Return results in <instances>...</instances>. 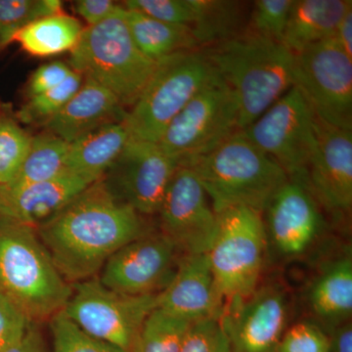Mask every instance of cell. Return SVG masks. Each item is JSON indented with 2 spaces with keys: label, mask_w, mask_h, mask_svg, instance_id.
I'll return each mask as SVG.
<instances>
[{
  "label": "cell",
  "mask_w": 352,
  "mask_h": 352,
  "mask_svg": "<svg viewBox=\"0 0 352 352\" xmlns=\"http://www.w3.org/2000/svg\"><path fill=\"white\" fill-rule=\"evenodd\" d=\"M36 232L73 285L96 277L116 252L149 231L143 215L113 195L102 178Z\"/></svg>",
  "instance_id": "1"
},
{
  "label": "cell",
  "mask_w": 352,
  "mask_h": 352,
  "mask_svg": "<svg viewBox=\"0 0 352 352\" xmlns=\"http://www.w3.org/2000/svg\"><path fill=\"white\" fill-rule=\"evenodd\" d=\"M203 50L232 90L240 131L294 87V53L283 43L242 34Z\"/></svg>",
  "instance_id": "2"
},
{
  "label": "cell",
  "mask_w": 352,
  "mask_h": 352,
  "mask_svg": "<svg viewBox=\"0 0 352 352\" xmlns=\"http://www.w3.org/2000/svg\"><path fill=\"white\" fill-rule=\"evenodd\" d=\"M182 166L195 173L217 214L233 208H252L263 214L289 180L283 168L242 131Z\"/></svg>",
  "instance_id": "3"
},
{
  "label": "cell",
  "mask_w": 352,
  "mask_h": 352,
  "mask_svg": "<svg viewBox=\"0 0 352 352\" xmlns=\"http://www.w3.org/2000/svg\"><path fill=\"white\" fill-rule=\"evenodd\" d=\"M71 294L36 229L0 215V295L38 323L63 311Z\"/></svg>",
  "instance_id": "4"
},
{
  "label": "cell",
  "mask_w": 352,
  "mask_h": 352,
  "mask_svg": "<svg viewBox=\"0 0 352 352\" xmlns=\"http://www.w3.org/2000/svg\"><path fill=\"white\" fill-rule=\"evenodd\" d=\"M157 62L138 47L124 19V6L100 24L85 28L71 51L69 67L131 108L149 82Z\"/></svg>",
  "instance_id": "5"
},
{
  "label": "cell",
  "mask_w": 352,
  "mask_h": 352,
  "mask_svg": "<svg viewBox=\"0 0 352 352\" xmlns=\"http://www.w3.org/2000/svg\"><path fill=\"white\" fill-rule=\"evenodd\" d=\"M219 75L203 48L160 60L142 94L124 117L131 138L159 142L171 120Z\"/></svg>",
  "instance_id": "6"
},
{
  "label": "cell",
  "mask_w": 352,
  "mask_h": 352,
  "mask_svg": "<svg viewBox=\"0 0 352 352\" xmlns=\"http://www.w3.org/2000/svg\"><path fill=\"white\" fill-rule=\"evenodd\" d=\"M217 219V235L207 254L215 284L227 305L256 291L267 234L261 212L252 208H229Z\"/></svg>",
  "instance_id": "7"
},
{
  "label": "cell",
  "mask_w": 352,
  "mask_h": 352,
  "mask_svg": "<svg viewBox=\"0 0 352 352\" xmlns=\"http://www.w3.org/2000/svg\"><path fill=\"white\" fill-rule=\"evenodd\" d=\"M238 131L235 96L219 75L171 120L157 144L182 166L212 151Z\"/></svg>",
  "instance_id": "8"
},
{
  "label": "cell",
  "mask_w": 352,
  "mask_h": 352,
  "mask_svg": "<svg viewBox=\"0 0 352 352\" xmlns=\"http://www.w3.org/2000/svg\"><path fill=\"white\" fill-rule=\"evenodd\" d=\"M157 305V295H122L94 277L72 285L62 312L87 335L129 352L139 329Z\"/></svg>",
  "instance_id": "9"
},
{
  "label": "cell",
  "mask_w": 352,
  "mask_h": 352,
  "mask_svg": "<svg viewBox=\"0 0 352 352\" xmlns=\"http://www.w3.org/2000/svg\"><path fill=\"white\" fill-rule=\"evenodd\" d=\"M315 115L293 87L243 133L276 162L289 180L307 188V168L315 145ZM308 189V188H307Z\"/></svg>",
  "instance_id": "10"
},
{
  "label": "cell",
  "mask_w": 352,
  "mask_h": 352,
  "mask_svg": "<svg viewBox=\"0 0 352 352\" xmlns=\"http://www.w3.org/2000/svg\"><path fill=\"white\" fill-rule=\"evenodd\" d=\"M293 76L317 119L352 129V59L335 38L294 53Z\"/></svg>",
  "instance_id": "11"
},
{
  "label": "cell",
  "mask_w": 352,
  "mask_h": 352,
  "mask_svg": "<svg viewBox=\"0 0 352 352\" xmlns=\"http://www.w3.org/2000/svg\"><path fill=\"white\" fill-rule=\"evenodd\" d=\"M180 254L175 243L161 231L148 232L116 252L98 278L122 295H159L175 276Z\"/></svg>",
  "instance_id": "12"
},
{
  "label": "cell",
  "mask_w": 352,
  "mask_h": 352,
  "mask_svg": "<svg viewBox=\"0 0 352 352\" xmlns=\"http://www.w3.org/2000/svg\"><path fill=\"white\" fill-rule=\"evenodd\" d=\"M178 166L157 143L131 138L103 179L113 195L138 214H157Z\"/></svg>",
  "instance_id": "13"
},
{
  "label": "cell",
  "mask_w": 352,
  "mask_h": 352,
  "mask_svg": "<svg viewBox=\"0 0 352 352\" xmlns=\"http://www.w3.org/2000/svg\"><path fill=\"white\" fill-rule=\"evenodd\" d=\"M157 214L161 232L175 243L182 254H204L210 251L219 219L191 168L178 166Z\"/></svg>",
  "instance_id": "14"
},
{
  "label": "cell",
  "mask_w": 352,
  "mask_h": 352,
  "mask_svg": "<svg viewBox=\"0 0 352 352\" xmlns=\"http://www.w3.org/2000/svg\"><path fill=\"white\" fill-rule=\"evenodd\" d=\"M315 145L307 168V188L317 203L333 212L352 206V129L331 126L315 117Z\"/></svg>",
  "instance_id": "15"
},
{
  "label": "cell",
  "mask_w": 352,
  "mask_h": 352,
  "mask_svg": "<svg viewBox=\"0 0 352 352\" xmlns=\"http://www.w3.org/2000/svg\"><path fill=\"white\" fill-rule=\"evenodd\" d=\"M288 320L281 289L266 286L240 302L229 303L221 323L233 352H277Z\"/></svg>",
  "instance_id": "16"
},
{
  "label": "cell",
  "mask_w": 352,
  "mask_h": 352,
  "mask_svg": "<svg viewBox=\"0 0 352 352\" xmlns=\"http://www.w3.org/2000/svg\"><path fill=\"white\" fill-rule=\"evenodd\" d=\"M175 276L157 295V307L190 322L221 319L226 302L220 295L208 254H182Z\"/></svg>",
  "instance_id": "17"
},
{
  "label": "cell",
  "mask_w": 352,
  "mask_h": 352,
  "mask_svg": "<svg viewBox=\"0 0 352 352\" xmlns=\"http://www.w3.org/2000/svg\"><path fill=\"white\" fill-rule=\"evenodd\" d=\"M264 212L275 248L285 256H300L311 247L323 226L317 201L307 187L288 180Z\"/></svg>",
  "instance_id": "18"
},
{
  "label": "cell",
  "mask_w": 352,
  "mask_h": 352,
  "mask_svg": "<svg viewBox=\"0 0 352 352\" xmlns=\"http://www.w3.org/2000/svg\"><path fill=\"white\" fill-rule=\"evenodd\" d=\"M92 183L66 170L22 186L0 185V215L38 229L50 221Z\"/></svg>",
  "instance_id": "19"
},
{
  "label": "cell",
  "mask_w": 352,
  "mask_h": 352,
  "mask_svg": "<svg viewBox=\"0 0 352 352\" xmlns=\"http://www.w3.org/2000/svg\"><path fill=\"white\" fill-rule=\"evenodd\" d=\"M126 113L110 90L85 78L73 98L43 126L46 131L71 143L103 124L124 120Z\"/></svg>",
  "instance_id": "20"
},
{
  "label": "cell",
  "mask_w": 352,
  "mask_h": 352,
  "mask_svg": "<svg viewBox=\"0 0 352 352\" xmlns=\"http://www.w3.org/2000/svg\"><path fill=\"white\" fill-rule=\"evenodd\" d=\"M124 120L108 122L69 143L67 170L89 183L102 179L131 139Z\"/></svg>",
  "instance_id": "21"
},
{
  "label": "cell",
  "mask_w": 352,
  "mask_h": 352,
  "mask_svg": "<svg viewBox=\"0 0 352 352\" xmlns=\"http://www.w3.org/2000/svg\"><path fill=\"white\" fill-rule=\"evenodd\" d=\"M351 0H294L283 44L298 53L308 46L335 38L338 25Z\"/></svg>",
  "instance_id": "22"
},
{
  "label": "cell",
  "mask_w": 352,
  "mask_h": 352,
  "mask_svg": "<svg viewBox=\"0 0 352 352\" xmlns=\"http://www.w3.org/2000/svg\"><path fill=\"white\" fill-rule=\"evenodd\" d=\"M309 303L315 316L333 330L349 321L352 312L351 256L329 264L312 285Z\"/></svg>",
  "instance_id": "23"
},
{
  "label": "cell",
  "mask_w": 352,
  "mask_h": 352,
  "mask_svg": "<svg viewBox=\"0 0 352 352\" xmlns=\"http://www.w3.org/2000/svg\"><path fill=\"white\" fill-rule=\"evenodd\" d=\"M124 19L134 43L152 61L159 62L175 53L201 48L188 25L161 22L126 8Z\"/></svg>",
  "instance_id": "24"
},
{
  "label": "cell",
  "mask_w": 352,
  "mask_h": 352,
  "mask_svg": "<svg viewBox=\"0 0 352 352\" xmlns=\"http://www.w3.org/2000/svg\"><path fill=\"white\" fill-rule=\"evenodd\" d=\"M82 23L67 14L41 18L23 28L13 38L32 56L50 57L76 47L82 31Z\"/></svg>",
  "instance_id": "25"
},
{
  "label": "cell",
  "mask_w": 352,
  "mask_h": 352,
  "mask_svg": "<svg viewBox=\"0 0 352 352\" xmlns=\"http://www.w3.org/2000/svg\"><path fill=\"white\" fill-rule=\"evenodd\" d=\"M69 143L50 131L32 138L31 149L20 170L8 186H22L44 182L62 175L66 168Z\"/></svg>",
  "instance_id": "26"
},
{
  "label": "cell",
  "mask_w": 352,
  "mask_h": 352,
  "mask_svg": "<svg viewBox=\"0 0 352 352\" xmlns=\"http://www.w3.org/2000/svg\"><path fill=\"white\" fill-rule=\"evenodd\" d=\"M196 19L191 29L201 48L240 36L243 4L226 0H194Z\"/></svg>",
  "instance_id": "27"
},
{
  "label": "cell",
  "mask_w": 352,
  "mask_h": 352,
  "mask_svg": "<svg viewBox=\"0 0 352 352\" xmlns=\"http://www.w3.org/2000/svg\"><path fill=\"white\" fill-rule=\"evenodd\" d=\"M191 323L156 307L146 317L129 352H180Z\"/></svg>",
  "instance_id": "28"
},
{
  "label": "cell",
  "mask_w": 352,
  "mask_h": 352,
  "mask_svg": "<svg viewBox=\"0 0 352 352\" xmlns=\"http://www.w3.org/2000/svg\"><path fill=\"white\" fill-rule=\"evenodd\" d=\"M63 13L60 0H0V48L12 43L23 28L48 16Z\"/></svg>",
  "instance_id": "29"
},
{
  "label": "cell",
  "mask_w": 352,
  "mask_h": 352,
  "mask_svg": "<svg viewBox=\"0 0 352 352\" xmlns=\"http://www.w3.org/2000/svg\"><path fill=\"white\" fill-rule=\"evenodd\" d=\"M83 80L85 78L73 69L61 85L50 91L28 98L18 112V119L24 124L44 126L61 112L62 109L82 87Z\"/></svg>",
  "instance_id": "30"
},
{
  "label": "cell",
  "mask_w": 352,
  "mask_h": 352,
  "mask_svg": "<svg viewBox=\"0 0 352 352\" xmlns=\"http://www.w3.org/2000/svg\"><path fill=\"white\" fill-rule=\"evenodd\" d=\"M32 138L17 122L0 117V185L17 175L31 149Z\"/></svg>",
  "instance_id": "31"
},
{
  "label": "cell",
  "mask_w": 352,
  "mask_h": 352,
  "mask_svg": "<svg viewBox=\"0 0 352 352\" xmlns=\"http://www.w3.org/2000/svg\"><path fill=\"white\" fill-rule=\"evenodd\" d=\"M294 0H258L243 34L283 43Z\"/></svg>",
  "instance_id": "32"
},
{
  "label": "cell",
  "mask_w": 352,
  "mask_h": 352,
  "mask_svg": "<svg viewBox=\"0 0 352 352\" xmlns=\"http://www.w3.org/2000/svg\"><path fill=\"white\" fill-rule=\"evenodd\" d=\"M54 352H126L87 335L60 312L50 320Z\"/></svg>",
  "instance_id": "33"
},
{
  "label": "cell",
  "mask_w": 352,
  "mask_h": 352,
  "mask_svg": "<svg viewBox=\"0 0 352 352\" xmlns=\"http://www.w3.org/2000/svg\"><path fill=\"white\" fill-rule=\"evenodd\" d=\"M124 8L168 24L188 25L196 19L194 0H127Z\"/></svg>",
  "instance_id": "34"
},
{
  "label": "cell",
  "mask_w": 352,
  "mask_h": 352,
  "mask_svg": "<svg viewBox=\"0 0 352 352\" xmlns=\"http://www.w3.org/2000/svg\"><path fill=\"white\" fill-rule=\"evenodd\" d=\"M180 352H233L221 319L192 322Z\"/></svg>",
  "instance_id": "35"
},
{
  "label": "cell",
  "mask_w": 352,
  "mask_h": 352,
  "mask_svg": "<svg viewBox=\"0 0 352 352\" xmlns=\"http://www.w3.org/2000/svg\"><path fill=\"white\" fill-rule=\"evenodd\" d=\"M277 352H331L330 338L318 326L302 322L284 333Z\"/></svg>",
  "instance_id": "36"
},
{
  "label": "cell",
  "mask_w": 352,
  "mask_h": 352,
  "mask_svg": "<svg viewBox=\"0 0 352 352\" xmlns=\"http://www.w3.org/2000/svg\"><path fill=\"white\" fill-rule=\"evenodd\" d=\"M32 324L20 308L0 295V352H6L18 344Z\"/></svg>",
  "instance_id": "37"
},
{
  "label": "cell",
  "mask_w": 352,
  "mask_h": 352,
  "mask_svg": "<svg viewBox=\"0 0 352 352\" xmlns=\"http://www.w3.org/2000/svg\"><path fill=\"white\" fill-rule=\"evenodd\" d=\"M73 72L69 65L61 61L41 65L32 74L28 83L27 94L29 98L50 91L61 85Z\"/></svg>",
  "instance_id": "38"
},
{
  "label": "cell",
  "mask_w": 352,
  "mask_h": 352,
  "mask_svg": "<svg viewBox=\"0 0 352 352\" xmlns=\"http://www.w3.org/2000/svg\"><path fill=\"white\" fill-rule=\"evenodd\" d=\"M74 7L76 12L90 27L107 20L116 13L120 6L112 0H78L74 3Z\"/></svg>",
  "instance_id": "39"
},
{
  "label": "cell",
  "mask_w": 352,
  "mask_h": 352,
  "mask_svg": "<svg viewBox=\"0 0 352 352\" xmlns=\"http://www.w3.org/2000/svg\"><path fill=\"white\" fill-rule=\"evenodd\" d=\"M6 352H46L43 333L36 323H32L24 338Z\"/></svg>",
  "instance_id": "40"
},
{
  "label": "cell",
  "mask_w": 352,
  "mask_h": 352,
  "mask_svg": "<svg viewBox=\"0 0 352 352\" xmlns=\"http://www.w3.org/2000/svg\"><path fill=\"white\" fill-rule=\"evenodd\" d=\"M333 38L347 56L352 59V7L340 20Z\"/></svg>",
  "instance_id": "41"
},
{
  "label": "cell",
  "mask_w": 352,
  "mask_h": 352,
  "mask_svg": "<svg viewBox=\"0 0 352 352\" xmlns=\"http://www.w3.org/2000/svg\"><path fill=\"white\" fill-rule=\"evenodd\" d=\"M331 352H352V326L351 322H346L333 330L330 339Z\"/></svg>",
  "instance_id": "42"
}]
</instances>
